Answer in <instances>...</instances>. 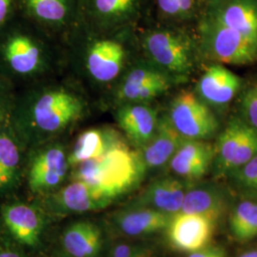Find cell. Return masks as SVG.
Wrapping results in <instances>:
<instances>
[{
    "label": "cell",
    "mask_w": 257,
    "mask_h": 257,
    "mask_svg": "<svg viewBox=\"0 0 257 257\" xmlns=\"http://www.w3.org/2000/svg\"><path fill=\"white\" fill-rule=\"evenodd\" d=\"M73 169V180L87 184L99 197L111 203L134 191L147 172L138 150L131 149L124 140Z\"/></svg>",
    "instance_id": "1"
},
{
    "label": "cell",
    "mask_w": 257,
    "mask_h": 257,
    "mask_svg": "<svg viewBox=\"0 0 257 257\" xmlns=\"http://www.w3.org/2000/svg\"><path fill=\"white\" fill-rule=\"evenodd\" d=\"M87 110L82 97L63 87H47L34 93L25 110L30 140L40 146L81 119Z\"/></svg>",
    "instance_id": "2"
},
{
    "label": "cell",
    "mask_w": 257,
    "mask_h": 257,
    "mask_svg": "<svg viewBox=\"0 0 257 257\" xmlns=\"http://www.w3.org/2000/svg\"><path fill=\"white\" fill-rule=\"evenodd\" d=\"M203 53L223 64L247 65L257 60V42L208 16L200 25Z\"/></svg>",
    "instance_id": "3"
},
{
    "label": "cell",
    "mask_w": 257,
    "mask_h": 257,
    "mask_svg": "<svg viewBox=\"0 0 257 257\" xmlns=\"http://www.w3.org/2000/svg\"><path fill=\"white\" fill-rule=\"evenodd\" d=\"M143 46L151 63L179 80L191 74L193 52L190 39L180 33L161 30L149 33Z\"/></svg>",
    "instance_id": "4"
},
{
    "label": "cell",
    "mask_w": 257,
    "mask_h": 257,
    "mask_svg": "<svg viewBox=\"0 0 257 257\" xmlns=\"http://www.w3.org/2000/svg\"><path fill=\"white\" fill-rule=\"evenodd\" d=\"M214 147L213 172L229 175L257 155V130L239 117H233L222 131Z\"/></svg>",
    "instance_id": "5"
},
{
    "label": "cell",
    "mask_w": 257,
    "mask_h": 257,
    "mask_svg": "<svg viewBox=\"0 0 257 257\" xmlns=\"http://www.w3.org/2000/svg\"><path fill=\"white\" fill-rule=\"evenodd\" d=\"M168 118L185 139L208 140L218 131L219 123L211 108L193 92H180L171 102Z\"/></svg>",
    "instance_id": "6"
},
{
    "label": "cell",
    "mask_w": 257,
    "mask_h": 257,
    "mask_svg": "<svg viewBox=\"0 0 257 257\" xmlns=\"http://www.w3.org/2000/svg\"><path fill=\"white\" fill-rule=\"evenodd\" d=\"M68 155L59 143H44L32 156L28 181L34 193L46 196L57 191L69 171Z\"/></svg>",
    "instance_id": "7"
},
{
    "label": "cell",
    "mask_w": 257,
    "mask_h": 257,
    "mask_svg": "<svg viewBox=\"0 0 257 257\" xmlns=\"http://www.w3.org/2000/svg\"><path fill=\"white\" fill-rule=\"evenodd\" d=\"M127 55V48L118 38L94 39L84 55L86 73L95 82H112L122 73Z\"/></svg>",
    "instance_id": "8"
},
{
    "label": "cell",
    "mask_w": 257,
    "mask_h": 257,
    "mask_svg": "<svg viewBox=\"0 0 257 257\" xmlns=\"http://www.w3.org/2000/svg\"><path fill=\"white\" fill-rule=\"evenodd\" d=\"M171 218L161 211L127 205L110 214L107 227L116 238H137L165 230Z\"/></svg>",
    "instance_id": "9"
},
{
    "label": "cell",
    "mask_w": 257,
    "mask_h": 257,
    "mask_svg": "<svg viewBox=\"0 0 257 257\" xmlns=\"http://www.w3.org/2000/svg\"><path fill=\"white\" fill-rule=\"evenodd\" d=\"M217 221L207 215L178 212L166 229L167 237L176 250L191 253L209 245Z\"/></svg>",
    "instance_id": "10"
},
{
    "label": "cell",
    "mask_w": 257,
    "mask_h": 257,
    "mask_svg": "<svg viewBox=\"0 0 257 257\" xmlns=\"http://www.w3.org/2000/svg\"><path fill=\"white\" fill-rule=\"evenodd\" d=\"M111 204L99 197L87 184L73 180L46 195L44 207L48 212L55 216H67L101 211Z\"/></svg>",
    "instance_id": "11"
},
{
    "label": "cell",
    "mask_w": 257,
    "mask_h": 257,
    "mask_svg": "<svg viewBox=\"0 0 257 257\" xmlns=\"http://www.w3.org/2000/svg\"><path fill=\"white\" fill-rule=\"evenodd\" d=\"M2 219L11 235L21 245L36 248L45 228L43 211L26 203H14L2 208Z\"/></svg>",
    "instance_id": "12"
},
{
    "label": "cell",
    "mask_w": 257,
    "mask_h": 257,
    "mask_svg": "<svg viewBox=\"0 0 257 257\" xmlns=\"http://www.w3.org/2000/svg\"><path fill=\"white\" fill-rule=\"evenodd\" d=\"M214 147L207 140L185 139L171 158V171L184 181L201 179L211 169Z\"/></svg>",
    "instance_id": "13"
},
{
    "label": "cell",
    "mask_w": 257,
    "mask_h": 257,
    "mask_svg": "<svg viewBox=\"0 0 257 257\" xmlns=\"http://www.w3.org/2000/svg\"><path fill=\"white\" fill-rule=\"evenodd\" d=\"M188 189L187 181L174 176H165L149 184L128 205L150 208L173 216L181 211Z\"/></svg>",
    "instance_id": "14"
},
{
    "label": "cell",
    "mask_w": 257,
    "mask_h": 257,
    "mask_svg": "<svg viewBox=\"0 0 257 257\" xmlns=\"http://www.w3.org/2000/svg\"><path fill=\"white\" fill-rule=\"evenodd\" d=\"M242 79L222 65H212L199 78L197 96L209 107L227 106L238 93Z\"/></svg>",
    "instance_id": "15"
},
{
    "label": "cell",
    "mask_w": 257,
    "mask_h": 257,
    "mask_svg": "<svg viewBox=\"0 0 257 257\" xmlns=\"http://www.w3.org/2000/svg\"><path fill=\"white\" fill-rule=\"evenodd\" d=\"M116 120L131 143L138 150L154 138L159 118L156 110L145 103H125L117 110Z\"/></svg>",
    "instance_id": "16"
},
{
    "label": "cell",
    "mask_w": 257,
    "mask_h": 257,
    "mask_svg": "<svg viewBox=\"0 0 257 257\" xmlns=\"http://www.w3.org/2000/svg\"><path fill=\"white\" fill-rule=\"evenodd\" d=\"M4 56L10 68L17 74L31 75L42 73L47 66L46 50L33 37L15 35L4 47Z\"/></svg>",
    "instance_id": "17"
},
{
    "label": "cell",
    "mask_w": 257,
    "mask_h": 257,
    "mask_svg": "<svg viewBox=\"0 0 257 257\" xmlns=\"http://www.w3.org/2000/svg\"><path fill=\"white\" fill-rule=\"evenodd\" d=\"M104 243L103 230L90 220L71 223L63 230L60 238L65 257H100Z\"/></svg>",
    "instance_id": "18"
},
{
    "label": "cell",
    "mask_w": 257,
    "mask_h": 257,
    "mask_svg": "<svg viewBox=\"0 0 257 257\" xmlns=\"http://www.w3.org/2000/svg\"><path fill=\"white\" fill-rule=\"evenodd\" d=\"M184 140L185 138L174 128L168 116L159 118L154 138L144 147L138 150L146 171L159 169L169 164Z\"/></svg>",
    "instance_id": "19"
},
{
    "label": "cell",
    "mask_w": 257,
    "mask_h": 257,
    "mask_svg": "<svg viewBox=\"0 0 257 257\" xmlns=\"http://www.w3.org/2000/svg\"><path fill=\"white\" fill-rule=\"evenodd\" d=\"M214 5L210 17L257 42V0H224Z\"/></svg>",
    "instance_id": "20"
},
{
    "label": "cell",
    "mask_w": 257,
    "mask_h": 257,
    "mask_svg": "<svg viewBox=\"0 0 257 257\" xmlns=\"http://www.w3.org/2000/svg\"><path fill=\"white\" fill-rule=\"evenodd\" d=\"M227 196L212 185L189 188L184 197L180 212L202 214L219 221L227 210Z\"/></svg>",
    "instance_id": "21"
},
{
    "label": "cell",
    "mask_w": 257,
    "mask_h": 257,
    "mask_svg": "<svg viewBox=\"0 0 257 257\" xmlns=\"http://www.w3.org/2000/svg\"><path fill=\"white\" fill-rule=\"evenodd\" d=\"M123 139L112 130L91 128L85 131L68 155L69 166L74 168L85 161L97 158Z\"/></svg>",
    "instance_id": "22"
},
{
    "label": "cell",
    "mask_w": 257,
    "mask_h": 257,
    "mask_svg": "<svg viewBox=\"0 0 257 257\" xmlns=\"http://www.w3.org/2000/svg\"><path fill=\"white\" fill-rule=\"evenodd\" d=\"M88 12L98 27L113 29L126 23L138 11L139 0H89Z\"/></svg>",
    "instance_id": "23"
},
{
    "label": "cell",
    "mask_w": 257,
    "mask_h": 257,
    "mask_svg": "<svg viewBox=\"0 0 257 257\" xmlns=\"http://www.w3.org/2000/svg\"><path fill=\"white\" fill-rule=\"evenodd\" d=\"M230 229L232 235L241 242L257 236V202L244 200L231 211Z\"/></svg>",
    "instance_id": "24"
},
{
    "label": "cell",
    "mask_w": 257,
    "mask_h": 257,
    "mask_svg": "<svg viewBox=\"0 0 257 257\" xmlns=\"http://www.w3.org/2000/svg\"><path fill=\"white\" fill-rule=\"evenodd\" d=\"M25 3L35 19L53 26L65 23L71 11L70 0H25Z\"/></svg>",
    "instance_id": "25"
},
{
    "label": "cell",
    "mask_w": 257,
    "mask_h": 257,
    "mask_svg": "<svg viewBox=\"0 0 257 257\" xmlns=\"http://www.w3.org/2000/svg\"><path fill=\"white\" fill-rule=\"evenodd\" d=\"M20 152L16 140L5 132H0V188L13 183L19 171Z\"/></svg>",
    "instance_id": "26"
},
{
    "label": "cell",
    "mask_w": 257,
    "mask_h": 257,
    "mask_svg": "<svg viewBox=\"0 0 257 257\" xmlns=\"http://www.w3.org/2000/svg\"><path fill=\"white\" fill-rule=\"evenodd\" d=\"M229 175L240 189L257 195V155Z\"/></svg>",
    "instance_id": "27"
},
{
    "label": "cell",
    "mask_w": 257,
    "mask_h": 257,
    "mask_svg": "<svg viewBox=\"0 0 257 257\" xmlns=\"http://www.w3.org/2000/svg\"><path fill=\"white\" fill-rule=\"evenodd\" d=\"M107 257H156V250L146 244L117 240L111 244Z\"/></svg>",
    "instance_id": "28"
},
{
    "label": "cell",
    "mask_w": 257,
    "mask_h": 257,
    "mask_svg": "<svg viewBox=\"0 0 257 257\" xmlns=\"http://www.w3.org/2000/svg\"><path fill=\"white\" fill-rule=\"evenodd\" d=\"M241 110L242 118L257 130V83L244 92L241 100Z\"/></svg>",
    "instance_id": "29"
},
{
    "label": "cell",
    "mask_w": 257,
    "mask_h": 257,
    "mask_svg": "<svg viewBox=\"0 0 257 257\" xmlns=\"http://www.w3.org/2000/svg\"><path fill=\"white\" fill-rule=\"evenodd\" d=\"M187 257H227L224 248L220 246H210L200 248L188 254Z\"/></svg>",
    "instance_id": "30"
},
{
    "label": "cell",
    "mask_w": 257,
    "mask_h": 257,
    "mask_svg": "<svg viewBox=\"0 0 257 257\" xmlns=\"http://www.w3.org/2000/svg\"><path fill=\"white\" fill-rule=\"evenodd\" d=\"M160 10L168 16L179 15V0H157Z\"/></svg>",
    "instance_id": "31"
},
{
    "label": "cell",
    "mask_w": 257,
    "mask_h": 257,
    "mask_svg": "<svg viewBox=\"0 0 257 257\" xmlns=\"http://www.w3.org/2000/svg\"><path fill=\"white\" fill-rule=\"evenodd\" d=\"M0 257H25L19 249L9 245L0 244Z\"/></svg>",
    "instance_id": "32"
},
{
    "label": "cell",
    "mask_w": 257,
    "mask_h": 257,
    "mask_svg": "<svg viewBox=\"0 0 257 257\" xmlns=\"http://www.w3.org/2000/svg\"><path fill=\"white\" fill-rule=\"evenodd\" d=\"M13 0H0V25L4 22L9 14Z\"/></svg>",
    "instance_id": "33"
},
{
    "label": "cell",
    "mask_w": 257,
    "mask_h": 257,
    "mask_svg": "<svg viewBox=\"0 0 257 257\" xmlns=\"http://www.w3.org/2000/svg\"><path fill=\"white\" fill-rule=\"evenodd\" d=\"M193 0H179V15L188 16L193 9Z\"/></svg>",
    "instance_id": "34"
},
{
    "label": "cell",
    "mask_w": 257,
    "mask_h": 257,
    "mask_svg": "<svg viewBox=\"0 0 257 257\" xmlns=\"http://www.w3.org/2000/svg\"><path fill=\"white\" fill-rule=\"evenodd\" d=\"M238 257H257V249H251L246 252H243Z\"/></svg>",
    "instance_id": "35"
},
{
    "label": "cell",
    "mask_w": 257,
    "mask_h": 257,
    "mask_svg": "<svg viewBox=\"0 0 257 257\" xmlns=\"http://www.w3.org/2000/svg\"><path fill=\"white\" fill-rule=\"evenodd\" d=\"M2 100H3V89H2V85L0 83V108L2 106Z\"/></svg>",
    "instance_id": "36"
},
{
    "label": "cell",
    "mask_w": 257,
    "mask_h": 257,
    "mask_svg": "<svg viewBox=\"0 0 257 257\" xmlns=\"http://www.w3.org/2000/svg\"><path fill=\"white\" fill-rule=\"evenodd\" d=\"M211 3H213V4H217V3H219V2H222V1H224V0H210Z\"/></svg>",
    "instance_id": "37"
},
{
    "label": "cell",
    "mask_w": 257,
    "mask_h": 257,
    "mask_svg": "<svg viewBox=\"0 0 257 257\" xmlns=\"http://www.w3.org/2000/svg\"><path fill=\"white\" fill-rule=\"evenodd\" d=\"M63 257H65V256H63Z\"/></svg>",
    "instance_id": "38"
}]
</instances>
